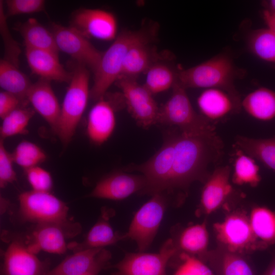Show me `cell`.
<instances>
[{
    "label": "cell",
    "instance_id": "1",
    "mask_svg": "<svg viewBox=\"0 0 275 275\" xmlns=\"http://www.w3.org/2000/svg\"><path fill=\"white\" fill-rule=\"evenodd\" d=\"M223 148L215 130L192 133L177 129L173 167L165 196L176 195L182 200L193 182L204 183L211 173L209 167L218 161Z\"/></svg>",
    "mask_w": 275,
    "mask_h": 275
},
{
    "label": "cell",
    "instance_id": "2",
    "mask_svg": "<svg viewBox=\"0 0 275 275\" xmlns=\"http://www.w3.org/2000/svg\"><path fill=\"white\" fill-rule=\"evenodd\" d=\"M18 201L19 214L25 222L59 226L69 237L80 231V225L68 219V207L66 204L49 192L25 191L19 196Z\"/></svg>",
    "mask_w": 275,
    "mask_h": 275
},
{
    "label": "cell",
    "instance_id": "3",
    "mask_svg": "<svg viewBox=\"0 0 275 275\" xmlns=\"http://www.w3.org/2000/svg\"><path fill=\"white\" fill-rule=\"evenodd\" d=\"M144 31H123L104 52L94 73V83L90 89V97L97 101L103 98L110 86L121 76L125 57L135 44L150 40Z\"/></svg>",
    "mask_w": 275,
    "mask_h": 275
},
{
    "label": "cell",
    "instance_id": "4",
    "mask_svg": "<svg viewBox=\"0 0 275 275\" xmlns=\"http://www.w3.org/2000/svg\"><path fill=\"white\" fill-rule=\"evenodd\" d=\"M64 98L56 134L64 145L72 140L86 109L89 97L90 73L86 66L76 63Z\"/></svg>",
    "mask_w": 275,
    "mask_h": 275
},
{
    "label": "cell",
    "instance_id": "5",
    "mask_svg": "<svg viewBox=\"0 0 275 275\" xmlns=\"http://www.w3.org/2000/svg\"><path fill=\"white\" fill-rule=\"evenodd\" d=\"M240 75L228 56L217 55L194 67L178 71V82L187 88L235 89L234 80Z\"/></svg>",
    "mask_w": 275,
    "mask_h": 275
},
{
    "label": "cell",
    "instance_id": "6",
    "mask_svg": "<svg viewBox=\"0 0 275 275\" xmlns=\"http://www.w3.org/2000/svg\"><path fill=\"white\" fill-rule=\"evenodd\" d=\"M157 124L186 132L205 133L215 130L214 124L195 111L186 89L178 80L172 87L170 98L159 107Z\"/></svg>",
    "mask_w": 275,
    "mask_h": 275
},
{
    "label": "cell",
    "instance_id": "7",
    "mask_svg": "<svg viewBox=\"0 0 275 275\" xmlns=\"http://www.w3.org/2000/svg\"><path fill=\"white\" fill-rule=\"evenodd\" d=\"M174 129L165 133L162 146L147 161L124 169L126 171H137L144 176L146 185L140 195L161 194L165 196L173 163L177 132V129Z\"/></svg>",
    "mask_w": 275,
    "mask_h": 275
},
{
    "label": "cell",
    "instance_id": "8",
    "mask_svg": "<svg viewBox=\"0 0 275 275\" xmlns=\"http://www.w3.org/2000/svg\"><path fill=\"white\" fill-rule=\"evenodd\" d=\"M218 246L245 255L263 250L253 231L249 216L241 209L228 213L224 219L214 223Z\"/></svg>",
    "mask_w": 275,
    "mask_h": 275
},
{
    "label": "cell",
    "instance_id": "9",
    "mask_svg": "<svg viewBox=\"0 0 275 275\" xmlns=\"http://www.w3.org/2000/svg\"><path fill=\"white\" fill-rule=\"evenodd\" d=\"M167 197L161 194L152 196L136 211L123 240H134L139 252H145L155 237L167 207Z\"/></svg>",
    "mask_w": 275,
    "mask_h": 275
},
{
    "label": "cell",
    "instance_id": "10",
    "mask_svg": "<svg viewBox=\"0 0 275 275\" xmlns=\"http://www.w3.org/2000/svg\"><path fill=\"white\" fill-rule=\"evenodd\" d=\"M173 239H167L157 253H126L118 263L112 275H167L166 267L177 254Z\"/></svg>",
    "mask_w": 275,
    "mask_h": 275
},
{
    "label": "cell",
    "instance_id": "11",
    "mask_svg": "<svg viewBox=\"0 0 275 275\" xmlns=\"http://www.w3.org/2000/svg\"><path fill=\"white\" fill-rule=\"evenodd\" d=\"M122 93L127 109L138 124L148 128L157 124L159 107L152 94L135 78L120 77L115 82Z\"/></svg>",
    "mask_w": 275,
    "mask_h": 275
},
{
    "label": "cell",
    "instance_id": "12",
    "mask_svg": "<svg viewBox=\"0 0 275 275\" xmlns=\"http://www.w3.org/2000/svg\"><path fill=\"white\" fill-rule=\"evenodd\" d=\"M52 33L59 50L90 68L94 73L99 64L102 53L98 50L88 38L72 26L53 24Z\"/></svg>",
    "mask_w": 275,
    "mask_h": 275
},
{
    "label": "cell",
    "instance_id": "13",
    "mask_svg": "<svg viewBox=\"0 0 275 275\" xmlns=\"http://www.w3.org/2000/svg\"><path fill=\"white\" fill-rule=\"evenodd\" d=\"M197 103L201 115L213 124L238 113L241 101L236 89L212 88L205 89Z\"/></svg>",
    "mask_w": 275,
    "mask_h": 275
},
{
    "label": "cell",
    "instance_id": "14",
    "mask_svg": "<svg viewBox=\"0 0 275 275\" xmlns=\"http://www.w3.org/2000/svg\"><path fill=\"white\" fill-rule=\"evenodd\" d=\"M231 169L225 166L216 168L204 182L197 213L210 214L223 206L233 193L230 183Z\"/></svg>",
    "mask_w": 275,
    "mask_h": 275
},
{
    "label": "cell",
    "instance_id": "15",
    "mask_svg": "<svg viewBox=\"0 0 275 275\" xmlns=\"http://www.w3.org/2000/svg\"><path fill=\"white\" fill-rule=\"evenodd\" d=\"M146 185V179L142 174L117 172L98 182L88 197L121 200L135 193L141 194Z\"/></svg>",
    "mask_w": 275,
    "mask_h": 275
},
{
    "label": "cell",
    "instance_id": "16",
    "mask_svg": "<svg viewBox=\"0 0 275 275\" xmlns=\"http://www.w3.org/2000/svg\"><path fill=\"white\" fill-rule=\"evenodd\" d=\"M72 25L87 38L109 41L117 36V23L113 14L100 9H83L74 15Z\"/></svg>",
    "mask_w": 275,
    "mask_h": 275
},
{
    "label": "cell",
    "instance_id": "17",
    "mask_svg": "<svg viewBox=\"0 0 275 275\" xmlns=\"http://www.w3.org/2000/svg\"><path fill=\"white\" fill-rule=\"evenodd\" d=\"M48 264L39 260L24 244L17 240L12 241L4 255L5 275H43Z\"/></svg>",
    "mask_w": 275,
    "mask_h": 275
},
{
    "label": "cell",
    "instance_id": "18",
    "mask_svg": "<svg viewBox=\"0 0 275 275\" xmlns=\"http://www.w3.org/2000/svg\"><path fill=\"white\" fill-rule=\"evenodd\" d=\"M115 104L105 95L96 101L88 117L87 132L90 140L100 145L112 134L116 125Z\"/></svg>",
    "mask_w": 275,
    "mask_h": 275
},
{
    "label": "cell",
    "instance_id": "19",
    "mask_svg": "<svg viewBox=\"0 0 275 275\" xmlns=\"http://www.w3.org/2000/svg\"><path fill=\"white\" fill-rule=\"evenodd\" d=\"M33 109L46 121L56 133L61 106L50 84V81L40 78L31 86L26 95Z\"/></svg>",
    "mask_w": 275,
    "mask_h": 275
},
{
    "label": "cell",
    "instance_id": "20",
    "mask_svg": "<svg viewBox=\"0 0 275 275\" xmlns=\"http://www.w3.org/2000/svg\"><path fill=\"white\" fill-rule=\"evenodd\" d=\"M200 259L209 265L215 275H257L245 255L219 246L208 251Z\"/></svg>",
    "mask_w": 275,
    "mask_h": 275
},
{
    "label": "cell",
    "instance_id": "21",
    "mask_svg": "<svg viewBox=\"0 0 275 275\" xmlns=\"http://www.w3.org/2000/svg\"><path fill=\"white\" fill-rule=\"evenodd\" d=\"M58 55L49 50L25 48L26 60L34 73L50 81L69 83L72 73L63 67Z\"/></svg>",
    "mask_w": 275,
    "mask_h": 275
},
{
    "label": "cell",
    "instance_id": "22",
    "mask_svg": "<svg viewBox=\"0 0 275 275\" xmlns=\"http://www.w3.org/2000/svg\"><path fill=\"white\" fill-rule=\"evenodd\" d=\"M112 209L103 208L100 216L87 235L85 240L80 243L68 244V248L74 252L94 248H104L123 240V234L114 231L109 220L114 214Z\"/></svg>",
    "mask_w": 275,
    "mask_h": 275
},
{
    "label": "cell",
    "instance_id": "23",
    "mask_svg": "<svg viewBox=\"0 0 275 275\" xmlns=\"http://www.w3.org/2000/svg\"><path fill=\"white\" fill-rule=\"evenodd\" d=\"M67 233L62 227L52 224L37 225L26 244L34 254L41 251L53 254H64L68 249Z\"/></svg>",
    "mask_w": 275,
    "mask_h": 275
},
{
    "label": "cell",
    "instance_id": "24",
    "mask_svg": "<svg viewBox=\"0 0 275 275\" xmlns=\"http://www.w3.org/2000/svg\"><path fill=\"white\" fill-rule=\"evenodd\" d=\"M171 238L177 254L182 252L201 259L208 251L209 235L205 222L190 225L173 234Z\"/></svg>",
    "mask_w": 275,
    "mask_h": 275
},
{
    "label": "cell",
    "instance_id": "25",
    "mask_svg": "<svg viewBox=\"0 0 275 275\" xmlns=\"http://www.w3.org/2000/svg\"><path fill=\"white\" fill-rule=\"evenodd\" d=\"M149 41L150 40L140 42L129 49L120 77L136 78L140 74L146 73L153 64L159 62L160 54L153 46L149 45Z\"/></svg>",
    "mask_w": 275,
    "mask_h": 275
},
{
    "label": "cell",
    "instance_id": "26",
    "mask_svg": "<svg viewBox=\"0 0 275 275\" xmlns=\"http://www.w3.org/2000/svg\"><path fill=\"white\" fill-rule=\"evenodd\" d=\"M241 107L252 117L261 121L275 119V91L261 87L248 94Z\"/></svg>",
    "mask_w": 275,
    "mask_h": 275
},
{
    "label": "cell",
    "instance_id": "27",
    "mask_svg": "<svg viewBox=\"0 0 275 275\" xmlns=\"http://www.w3.org/2000/svg\"><path fill=\"white\" fill-rule=\"evenodd\" d=\"M23 38L25 48L46 50L59 54L52 32L41 24L35 18H31L17 26Z\"/></svg>",
    "mask_w": 275,
    "mask_h": 275
},
{
    "label": "cell",
    "instance_id": "28",
    "mask_svg": "<svg viewBox=\"0 0 275 275\" xmlns=\"http://www.w3.org/2000/svg\"><path fill=\"white\" fill-rule=\"evenodd\" d=\"M235 143L244 153L275 172V136L254 139L237 136Z\"/></svg>",
    "mask_w": 275,
    "mask_h": 275
},
{
    "label": "cell",
    "instance_id": "29",
    "mask_svg": "<svg viewBox=\"0 0 275 275\" xmlns=\"http://www.w3.org/2000/svg\"><path fill=\"white\" fill-rule=\"evenodd\" d=\"M249 218L254 234L263 250L275 244V211L264 206H255Z\"/></svg>",
    "mask_w": 275,
    "mask_h": 275
},
{
    "label": "cell",
    "instance_id": "30",
    "mask_svg": "<svg viewBox=\"0 0 275 275\" xmlns=\"http://www.w3.org/2000/svg\"><path fill=\"white\" fill-rule=\"evenodd\" d=\"M32 84L18 67L5 60L0 61V86L3 91L17 96L24 103L28 102V92Z\"/></svg>",
    "mask_w": 275,
    "mask_h": 275
},
{
    "label": "cell",
    "instance_id": "31",
    "mask_svg": "<svg viewBox=\"0 0 275 275\" xmlns=\"http://www.w3.org/2000/svg\"><path fill=\"white\" fill-rule=\"evenodd\" d=\"M103 248L75 252L43 275H78L89 269L95 263Z\"/></svg>",
    "mask_w": 275,
    "mask_h": 275
},
{
    "label": "cell",
    "instance_id": "32",
    "mask_svg": "<svg viewBox=\"0 0 275 275\" xmlns=\"http://www.w3.org/2000/svg\"><path fill=\"white\" fill-rule=\"evenodd\" d=\"M238 149L235 153L232 181L238 185L256 187L261 180L259 167L255 159Z\"/></svg>",
    "mask_w": 275,
    "mask_h": 275
},
{
    "label": "cell",
    "instance_id": "33",
    "mask_svg": "<svg viewBox=\"0 0 275 275\" xmlns=\"http://www.w3.org/2000/svg\"><path fill=\"white\" fill-rule=\"evenodd\" d=\"M178 71L160 62L153 64L146 72L144 86L152 95L162 92L173 87L177 81Z\"/></svg>",
    "mask_w": 275,
    "mask_h": 275
},
{
    "label": "cell",
    "instance_id": "34",
    "mask_svg": "<svg viewBox=\"0 0 275 275\" xmlns=\"http://www.w3.org/2000/svg\"><path fill=\"white\" fill-rule=\"evenodd\" d=\"M34 113V109L23 106L5 116L0 128L1 139L26 133L27 127Z\"/></svg>",
    "mask_w": 275,
    "mask_h": 275
},
{
    "label": "cell",
    "instance_id": "35",
    "mask_svg": "<svg viewBox=\"0 0 275 275\" xmlns=\"http://www.w3.org/2000/svg\"><path fill=\"white\" fill-rule=\"evenodd\" d=\"M252 52L259 59L275 63V33L269 29L253 31L248 39Z\"/></svg>",
    "mask_w": 275,
    "mask_h": 275
},
{
    "label": "cell",
    "instance_id": "36",
    "mask_svg": "<svg viewBox=\"0 0 275 275\" xmlns=\"http://www.w3.org/2000/svg\"><path fill=\"white\" fill-rule=\"evenodd\" d=\"M11 155L14 162L24 170L38 166L47 157L45 152L39 146L27 141L19 143Z\"/></svg>",
    "mask_w": 275,
    "mask_h": 275
},
{
    "label": "cell",
    "instance_id": "37",
    "mask_svg": "<svg viewBox=\"0 0 275 275\" xmlns=\"http://www.w3.org/2000/svg\"><path fill=\"white\" fill-rule=\"evenodd\" d=\"M176 256L178 265L173 275H215L208 264L196 256L182 252Z\"/></svg>",
    "mask_w": 275,
    "mask_h": 275
},
{
    "label": "cell",
    "instance_id": "38",
    "mask_svg": "<svg viewBox=\"0 0 275 275\" xmlns=\"http://www.w3.org/2000/svg\"><path fill=\"white\" fill-rule=\"evenodd\" d=\"M1 32L5 48V60L18 67L20 49L17 42L10 33L6 23V15L4 11L3 3L0 2Z\"/></svg>",
    "mask_w": 275,
    "mask_h": 275
},
{
    "label": "cell",
    "instance_id": "39",
    "mask_svg": "<svg viewBox=\"0 0 275 275\" xmlns=\"http://www.w3.org/2000/svg\"><path fill=\"white\" fill-rule=\"evenodd\" d=\"M25 172L32 190L49 192L52 187V179L47 171L37 166L25 170Z\"/></svg>",
    "mask_w": 275,
    "mask_h": 275
},
{
    "label": "cell",
    "instance_id": "40",
    "mask_svg": "<svg viewBox=\"0 0 275 275\" xmlns=\"http://www.w3.org/2000/svg\"><path fill=\"white\" fill-rule=\"evenodd\" d=\"M11 153L6 149L3 140L0 141V187H5L8 184L16 180Z\"/></svg>",
    "mask_w": 275,
    "mask_h": 275
},
{
    "label": "cell",
    "instance_id": "41",
    "mask_svg": "<svg viewBox=\"0 0 275 275\" xmlns=\"http://www.w3.org/2000/svg\"><path fill=\"white\" fill-rule=\"evenodd\" d=\"M6 4L8 16L39 12L45 7V1L42 0H8Z\"/></svg>",
    "mask_w": 275,
    "mask_h": 275
},
{
    "label": "cell",
    "instance_id": "42",
    "mask_svg": "<svg viewBox=\"0 0 275 275\" xmlns=\"http://www.w3.org/2000/svg\"><path fill=\"white\" fill-rule=\"evenodd\" d=\"M24 105L21 100L14 95L3 91L0 92V117L2 119L7 115Z\"/></svg>",
    "mask_w": 275,
    "mask_h": 275
},
{
    "label": "cell",
    "instance_id": "43",
    "mask_svg": "<svg viewBox=\"0 0 275 275\" xmlns=\"http://www.w3.org/2000/svg\"><path fill=\"white\" fill-rule=\"evenodd\" d=\"M111 257L110 252L103 248L94 264L87 271L78 275H98L102 270L108 267Z\"/></svg>",
    "mask_w": 275,
    "mask_h": 275
},
{
    "label": "cell",
    "instance_id": "44",
    "mask_svg": "<svg viewBox=\"0 0 275 275\" xmlns=\"http://www.w3.org/2000/svg\"><path fill=\"white\" fill-rule=\"evenodd\" d=\"M263 16L268 29L275 33V14L264 10L263 12Z\"/></svg>",
    "mask_w": 275,
    "mask_h": 275
},
{
    "label": "cell",
    "instance_id": "45",
    "mask_svg": "<svg viewBox=\"0 0 275 275\" xmlns=\"http://www.w3.org/2000/svg\"><path fill=\"white\" fill-rule=\"evenodd\" d=\"M263 275H275V257L270 262Z\"/></svg>",
    "mask_w": 275,
    "mask_h": 275
},
{
    "label": "cell",
    "instance_id": "46",
    "mask_svg": "<svg viewBox=\"0 0 275 275\" xmlns=\"http://www.w3.org/2000/svg\"><path fill=\"white\" fill-rule=\"evenodd\" d=\"M264 4L267 8L265 9L266 10L271 13L275 14V0H271L267 2H265Z\"/></svg>",
    "mask_w": 275,
    "mask_h": 275
}]
</instances>
